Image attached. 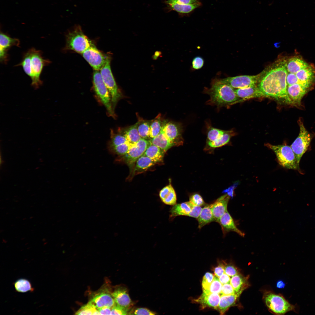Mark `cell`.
Returning a JSON list of instances; mask_svg holds the SVG:
<instances>
[{
    "label": "cell",
    "instance_id": "cell-1",
    "mask_svg": "<svg viewBox=\"0 0 315 315\" xmlns=\"http://www.w3.org/2000/svg\"><path fill=\"white\" fill-rule=\"evenodd\" d=\"M287 73L286 59H279L259 74L257 86L266 97L272 98L280 103L292 105L287 92Z\"/></svg>",
    "mask_w": 315,
    "mask_h": 315
},
{
    "label": "cell",
    "instance_id": "cell-2",
    "mask_svg": "<svg viewBox=\"0 0 315 315\" xmlns=\"http://www.w3.org/2000/svg\"><path fill=\"white\" fill-rule=\"evenodd\" d=\"M51 62L49 60L43 58L41 51L32 48L24 54L21 62L16 66L22 67L32 80V86L36 89L43 83L40 76L43 68Z\"/></svg>",
    "mask_w": 315,
    "mask_h": 315
},
{
    "label": "cell",
    "instance_id": "cell-3",
    "mask_svg": "<svg viewBox=\"0 0 315 315\" xmlns=\"http://www.w3.org/2000/svg\"><path fill=\"white\" fill-rule=\"evenodd\" d=\"M204 93L210 96L207 104L220 108L242 101L237 96L235 89L221 82L219 79L213 80L210 88H205Z\"/></svg>",
    "mask_w": 315,
    "mask_h": 315
},
{
    "label": "cell",
    "instance_id": "cell-4",
    "mask_svg": "<svg viewBox=\"0 0 315 315\" xmlns=\"http://www.w3.org/2000/svg\"><path fill=\"white\" fill-rule=\"evenodd\" d=\"M263 298L269 310L273 314L283 315L290 311L295 312V306L290 303L281 294L266 291Z\"/></svg>",
    "mask_w": 315,
    "mask_h": 315
},
{
    "label": "cell",
    "instance_id": "cell-5",
    "mask_svg": "<svg viewBox=\"0 0 315 315\" xmlns=\"http://www.w3.org/2000/svg\"><path fill=\"white\" fill-rule=\"evenodd\" d=\"M93 45L79 26L76 27L66 36V49L82 54Z\"/></svg>",
    "mask_w": 315,
    "mask_h": 315
},
{
    "label": "cell",
    "instance_id": "cell-6",
    "mask_svg": "<svg viewBox=\"0 0 315 315\" xmlns=\"http://www.w3.org/2000/svg\"><path fill=\"white\" fill-rule=\"evenodd\" d=\"M265 146L275 153L278 162L281 166L288 169L298 168L295 154L290 146L286 145H274L267 143Z\"/></svg>",
    "mask_w": 315,
    "mask_h": 315
},
{
    "label": "cell",
    "instance_id": "cell-7",
    "mask_svg": "<svg viewBox=\"0 0 315 315\" xmlns=\"http://www.w3.org/2000/svg\"><path fill=\"white\" fill-rule=\"evenodd\" d=\"M93 83L96 93L105 106L109 115L115 118L116 114L110 94L103 82L99 71L94 70L93 74Z\"/></svg>",
    "mask_w": 315,
    "mask_h": 315
},
{
    "label": "cell",
    "instance_id": "cell-8",
    "mask_svg": "<svg viewBox=\"0 0 315 315\" xmlns=\"http://www.w3.org/2000/svg\"><path fill=\"white\" fill-rule=\"evenodd\" d=\"M110 62L109 58L100 72L103 82L110 94L113 108L114 109L118 102L122 97V96L111 72Z\"/></svg>",
    "mask_w": 315,
    "mask_h": 315
},
{
    "label": "cell",
    "instance_id": "cell-9",
    "mask_svg": "<svg viewBox=\"0 0 315 315\" xmlns=\"http://www.w3.org/2000/svg\"><path fill=\"white\" fill-rule=\"evenodd\" d=\"M300 127L299 135L290 146L299 166L300 160L309 145L311 137L301 120L298 121Z\"/></svg>",
    "mask_w": 315,
    "mask_h": 315
},
{
    "label": "cell",
    "instance_id": "cell-10",
    "mask_svg": "<svg viewBox=\"0 0 315 315\" xmlns=\"http://www.w3.org/2000/svg\"><path fill=\"white\" fill-rule=\"evenodd\" d=\"M183 127L180 123L167 120L163 125L161 131L174 144V146L182 145Z\"/></svg>",
    "mask_w": 315,
    "mask_h": 315
},
{
    "label": "cell",
    "instance_id": "cell-11",
    "mask_svg": "<svg viewBox=\"0 0 315 315\" xmlns=\"http://www.w3.org/2000/svg\"><path fill=\"white\" fill-rule=\"evenodd\" d=\"M82 54L83 57L95 70H100L109 58L103 54L94 45Z\"/></svg>",
    "mask_w": 315,
    "mask_h": 315
},
{
    "label": "cell",
    "instance_id": "cell-12",
    "mask_svg": "<svg viewBox=\"0 0 315 315\" xmlns=\"http://www.w3.org/2000/svg\"><path fill=\"white\" fill-rule=\"evenodd\" d=\"M150 144L149 140L141 138L136 143L132 145L127 153L124 156L128 165L134 167L137 160L144 154Z\"/></svg>",
    "mask_w": 315,
    "mask_h": 315
},
{
    "label": "cell",
    "instance_id": "cell-13",
    "mask_svg": "<svg viewBox=\"0 0 315 315\" xmlns=\"http://www.w3.org/2000/svg\"><path fill=\"white\" fill-rule=\"evenodd\" d=\"M259 74L241 75L219 79L222 82L234 89L243 88L257 85Z\"/></svg>",
    "mask_w": 315,
    "mask_h": 315
},
{
    "label": "cell",
    "instance_id": "cell-14",
    "mask_svg": "<svg viewBox=\"0 0 315 315\" xmlns=\"http://www.w3.org/2000/svg\"><path fill=\"white\" fill-rule=\"evenodd\" d=\"M88 302L97 309L105 306L112 308L115 304L111 292L107 288L101 289L94 293Z\"/></svg>",
    "mask_w": 315,
    "mask_h": 315
},
{
    "label": "cell",
    "instance_id": "cell-15",
    "mask_svg": "<svg viewBox=\"0 0 315 315\" xmlns=\"http://www.w3.org/2000/svg\"><path fill=\"white\" fill-rule=\"evenodd\" d=\"M20 41L16 38H12L8 35L1 32L0 35V60L4 63H7L8 60L7 52L11 47L19 46Z\"/></svg>",
    "mask_w": 315,
    "mask_h": 315
},
{
    "label": "cell",
    "instance_id": "cell-16",
    "mask_svg": "<svg viewBox=\"0 0 315 315\" xmlns=\"http://www.w3.org/2000/svg\"><path fill=\"white\" fill-rule=\"evenodd\" d=\"M230 197L225 194L218 198L212 204V211L215 221L218 223L221 217L227 211Z\"/></svg>",
    "mask_w": 315,
    "mask_h": 315
},
{
    "label": "cell",
    "instance_id": "cell-17",
    "mask_svg": "<svg viewBox=\"0 0 315 315\" xmlns=\"http://www.w3.org/2000/svg\"><path fill=\"white\" fill-rule=\"evenodd\" d=\"M308 88L302 85L296 83L287 87L288 95L294 105H300L301 100L306 94Z\"/></svg>",
    "mask_w": 315,
    "mask_h": 315
},
{
    "label": "cell",
    "instance_id": "cell-18",
    "mask_svg": "<svg viewBox=\"0 0 315 315\" xmlns=\"http://www.w3.org/2000/svg\"><path fill=\"white\" fill-rule=\"evenodd\" d=\"M295 74L299 84L308 88L312 85L315 79V69L312 65L309 64Z\"/></svg>",
    "mask_w": 315,
    "mask_h": 315
},
{
    "label": "cell",
    "instance_id": "cell-19",
    "mask_svg": "<svg viewBox=\"0 0 315 315\" xmlns=\"http://www.w3.org/2000/svg\"><path fill=\"white\" fill-rule=\"evenodd\" d=\"M218 223L221 226L224 235L232 231L237 233L242 237L244 236L245 234L237 227L233 219L228 211L221 217Z\"/></svg>",
    "mask_w": 315,
    "mask_h": 315
},
{
    "label": "cell",
    "instance_id": "cell-20",
    "mask_svg": "<svg viewBox=\"0 0 315 315\" xmlns=\"http://www.w3.org/2000/svg\"><path fill=\"white\" fill-rule=\"evenodd\" d=\"M111 295L117 305L128 309L132 304L127 290L123 287H117L111 292Z\"/></svg>",
    "mask_w": 315,
    "mask_h": 315
},
{
    "label": "cell",
    "instance_id": "cell-21",
    "mask_svg": "<svg viewBox=\"0 0 315 315\" xmlns=\"http://www.w3.org/2000/svg\"><path fill=\"white\" fill-rule=\"evenodd\" d=\"M235 90L237 96L242 101L251 98L266 97L257 85L243 88L235 89Z\"/></svg>",
    "mask_w": 315,
    "mask_h": 315
},
{
    "label": "cell",
    "instance_id": "cell-22",
    "mask_svg": "<svg viewBox=\"0 0 315 315\" xmlns=\"http://www.w3.org/2000/svg\"><path fill=\"white\" fill-rule=\"evenodd\" d=\"M220 297L219 294L203 292L195 301L200 304L203 308L209 307L217 309Z\"/></svg>",
    "mask_w": 315,
    "mask_h": 315
},
{
    "label": "cell",
    "instance_id": "cell-23",
    "mask_svg": "<svg viewBox=\"0 0 315 315\" xmlns=\"http://www.w3.org/2000/svg\"><path fill=\"white\" fill-rule=\"evenodd\" d=\"M159 196L162 202L166 204L173 206L176 204V194L171 183L164 187L160 191Z\"/></svg>",
    "mask_w": 315,
    "mask_h": 315
},
{
    "label": "cell",
    "instance_id": "cell-24",
    "mask_svg": "<svg viewBox=\"0 0 315 315\" xmlns=\"http://www.w3.org/2000/svg\"><path fill=\"white\" fill-rule=\"evenodd\" d=\"M309 65L302 58L293 57L286 60V67L288 72L296 74Z\"/></svg>",
    "mask_w": 315,
    "mask_h": 315
},
{
    "label": "cell",
    "instance_id": "cell-25",
    "mask_svg": "<svg viewBox=\"0 0 315 315\" xmlns=\"http://www.w3.org/2000/svg\"><path fill=\"white\" fill-rule=\"evenodd\" d=\"M135 163L133 168V175L142 173L157 163L149 158L143 155L138 159Z\"/></svg>",
    "mask_w": 315,
    "mask_h": 315
},
{
    "label": "cell",
    "instance_id": "cell-26",
    "mask_svg": "<svg viewBox=\"0 0 315 315\" xmlns=\"http://www.w3.org/2000/svg\"><path fill=\"white\" fill-rule=\"evenodd\" d=\"M240 295L237 294L221 295L217 309L221 314H224L230 307L235 304Z\"/></svg>",
    "mask_w": 315,
    "mask_h": 315
},
{
    "label": "cell",
    "instance_id": "cell-27",
    "mask_svg": "<svg viewBox=\"0 0 315 315\" xmlns=\"http://www.w3.org/2000/svg\"><path fill=\"white\" fill-rule=\"evenodd\" d=\"M194 205L190 201L173 205L170 210V217L174 218L179 216H187Z\"/></svg>",
    "mask_w": 315,
    "mask_h": 315
},
{
    "label": "cell",
    "instance_id": "cell-28",
    "mask_svg": "<svg viewBox=\"0 0 315 315\" xmlns=\"http://www.w3.org/2000/svg\"><path fill=\"white\" fill-rule=\"evenodd\" d=\"M169 11L174 10L180 14H189L197 8L200 6L201 3L197 4L186 5L175 2L165 3Z\"/></svg>",
    "mask_w": 315,
    "mask_h": 315
},
{
    "label": "cell",
    "instance_id": "cell-29",
    "mask_svg": "<svg viewBox=\"0 0 315 315\" xmlns=\"http://www.w3.org/2000/svg\"><path fill=\"white\" fill-rule=\"evenodd\" d=\"M248 277L244 276L239 273L232 276L230 284L232 286L236 294L241 295L243 290L249 285Z\"/></svg>",
    "mask_w": 315,
    "mask_h": 315
},
{
    "label": "cell",
    "instance_id": "cell-30",
    "mask_svg": "<svg viewBox=\"0 0 315 315\" xmlns=\"http://www.w3.org/2000/svg\"><path fill=\"white\" fill-rule=\"evenodd\" d=\"M198 228L200 229L206 225L215 221L212 211V204L205 205L202 208L200 216L197 218Z\"/></svg>",
    "mask_w": 315,
    "mask_h": 315
},
{
    "label": "cell",
    "instance_id": "cell-31",
    "mask_svg": "<svg viewBox=\"0 0 315 315\" xmlns=\"http://www.w3.org/2000/svg\"><path fill=\"white\" fill-rule=\"evenodd\" d=\"M149 141L151 144L158 147L165 153L172 147L174 146L162 131L157 136L150 139Z\"/></svg>",
    "mask_w": 315,
    "mask_h": 315
},
{
    "label": "cell",
    "instance_id": "cell-32",
    "mask_svg": "<svg viewBox=\"0 0 315 315\" xmlns=\"http://www.w3.org/2000/svg\"><path fill=\"white\" fill-rule=\"evenodd\" d=\"M164 153L158 147L150 144L148 147L143 155L148 157L157 163L163 161Z\"/></svg>",
    "mask_w": 315,
    "mask_h": 315
},
{
    "label": "cell",
    "instance_id": "cell-33",
    "mask_svg": "<svg viewBox=\"0 0 315 315\" xmlns=\"http://www.w3.org/2000/svg\"><path fill=\"white\" fill-rule=\"evenodd\" d=\"M167 121L163 119L160 114L151 120L150 130V139L156 137L160 133L163 125Z\"/></svg>",
    "mask_w": 315,
    "mask_h": 315
},
{
    "label": "cell",
    "instance_id": "cell-34",
    "mask_svg": "<svg viewBox=\"0 0 315 315\" xmlns=\"http://www.w3.org/2000/svg\"><path fill=\"white\" fill-rule=\"evenodd\" d=\"M207 129V141L215 142L220 140L227 130L214 127L208 122L206 123Z\"/></svg>",
    "mask_w": 315,
    "mask_h": 315
},
{
    "label": "cell",
    "instance_id": "cell-35",
    "mask_svg": "<svg viewBox=\"0 0 315 315\" xmlns=\"http://www.w3.org/2000/svg\"><path fill=\"white\" fill-rule=\"evenodd\" d=\"M123 131L122 133L125 136L128 142L131 145L136 144L141 138L138 131L137 122Z\"/></svg>",
    "mask_w": 315,
    "mask_h": 315
},
{
    "label": "cell",
    "instance_id": "cell-36",
    "mask_svg": "<svg viewBox=\"0 0 315 315\" xmlns=\"http://www.w3.org/2000/svg\"><path fill=\"white\" fill-rule=\"evenodd\" d=\"M151 120H144L139 118L137 123V129L141 138L147 140L150 139V126Z\"/></svg>",
    "mask_w": 315,
    "mask_h": 315
},
{
    "label": "cell",
    "instance_id": "cell-37",
    "mask_svg": "<svg viewBox=\"0 0 315 315\" xmlns=\"http://www.w3.org/2000/svg\"><path fill=\"white\" fill-rule=\"evenodd\" d=\"M14 286L16 290L20 293L32 292L34 290L30 282L25 279H20L16 280L14 283Z\"/></svg>",
    "mask_w": 315,
    "mask_h": 315
},
{
    "label": "cell",
    "instance_id": "cell-38",
    "mask_svg": "<svg viewBox=\"0 0 315 315\" xmlns=\"http://www.w3.org/2000/svg\"><path fill=\"white\" fill-rule=\"evenodd\" d=\"M235 133L233 130H227L220 140L216 142L207 141V145L209 147L213 148L222 147L229 142L231 137L235 135Z\"/></svg>",
    "mask_w": 315,
    "mask_h": 315
},
{
    "label": "cell",
    "instance_id": "cell-39",
    "mask_svg": "<svg viewBox=\"0 0 315 315\" xmlns=\"http://www.w3.org/2000/svg\"><path fill=\"white\" fill-rule=\"evenodd\" d=\"M76 315H100L97 308L89 302L82 306L75 313Z\"/></svg>",
    "mask_w": 315,
    "mask_h": 315
},
{
    "label": "cell",
    "instance_id": "cell-40",
    "mask_svg": "<svg viewBox=\"0 0 315 315\" xmlns=\"http://www.w3.org/2000/svg\"><path fill=\"white\" fill-rule=\"evenodd\" d=\"M222 286V284L220 282L218 277L215 276L208 289L207 291L203 292L206 293H216L220 294Z\"/></svg>",
    "mask_w": 315,
    "mask_h": 315
},
{
    "label": "cell",
    "instance_id": "cell-41",
    "mask_svg": "<svg viewBox=\"0 0 315 315\" xmlns=\"http://www.w3.org/2000/svg\"><path fill=\"white\" fill-rule=\"evenodd\" d=\"M127 142L126 138L122 133L115 134L111 138V147L112 148Z\"/></svg>",
    "mask_w": 315,
    "mask_h": 315
},
{
    "label": "cell",
    "instance_id": "cell-42",
    "mask_svg": "<svg viewBox=\"0 0 315 315\" xmlns=\"http://www.w3.org/2000/svg\"><path fill=\"white\" fill-rule=\"evenodd\" d=\"M131 145L128 142L112 148L113 150L117 154L124 156L128 152Z\"/></svg>",
    "mask_w": 315,
    "mask_h": 315
},
{
    "label": "cell",
    "instance_id": "cell-43",
    "mask_svg": "<svg viewBox=\"0 0 315 315\" xmlns=\"http://www.w3.org/2000/svg\"><path fill=\"white\" fill-rule=\"evenodd\" d=\"M214 276L210 273H206L204 276L202 282V287L203 291H207L212 282Z\"/></svg>",
    "mask_w": 315,
    "mask_h": 315
},
{
    "label": "cell",
    "instance_id": "cell-44",
    "mask_svg": "<svg viewBox=\"0 0 315 315\" xmlns=\"http://www.w3.org/2000/svg\"><path fill=\"white\" fill-rule=\"evenodd\" d=\"M189 201L194 206H201L205 204L202 197L199 194L197 193L190 196Z\"/></svg>",
    "mask_w": 315,
    "mask_h": 315
},
{
    "label": "cell",
    "instance_id": "cell-45",
    "mask_svg": "<svg viewBox=\"0 0 315 315\" xmlns=\"http://www.w3.org/2000/svg\"><path fill=\"white\" fill-rule=\"evenodd\" d=\"M129 313V314L153 315L156 314L155 312L144 308H136Z\"/></svg>",
    "mask_w": 315,
    "mask_h": 315
},
{
    "label": "cell",
    "instance_id": "cell-46",
    "mask_svg": "<svg viewBox=\"0 0 315 315\" xmlns=\"http://www.w3.org/2000/svg\"><path fill=\"white\" fill-rule=\"evenodd\" d=\"M129 309L116 304L111 308V315H127L128 314Z\"/></svg>",
    "mask_w": 315,
    "mask_h": 315
},
{
    "label": "cell",
    "instance_id": "cell-47",
    "mask_svg": "<svg viewBox=\"0 0 315 315\" xmlns=\"http://www.w3.org/2000/svg\"><path fill=\"white\" fill-rule=\"evenodd\" d=\"M204 61L202 57L200 56L195 57L192 62V67L194 70H198L203 66Z\"/></svg>",
    "mask_w": 315,
    "mask_h": 315
},
{
    "label": "cell",
    "instance_id": "cell-48",
    "mask_svg": "<svg viewBox=\"0 0 315 315\" xmlns=\"http://www.w3.org/2000/svg\"><path fill=\"white\" fill-rule=\"evenodd\" d=\"M235 294L236 293L230 283L222 285L220 295H230Z\"/></svg>",
    "mask_w": 315,
    "mask_h": 315
},
{
    "label": "cell",
    "instance_id": "cell-49",
    "mask_svg": "<svg viewBox=\"0 0 315 315\" xmlns=\"http://www.w3.org/2000/svg\"><path fill=\"white\" fill-rule=\"evenodd\" d=\"M286 82L287 86L291 85L296 83H299V80L295 74L288 72Z\"/></svg>",
    "mask_w": 315,
    "mask_h": 315
},
{
    "label": "cell",
    "instance_id": "cell-50",
    "mask_svg": "<svg viewBox=\"0 0 315 315\" xmlns=\"http://www.w3.org/2000/svg\"><path fill=\"white\" fill-rule=\"evenodd\" d=\"M225 273L230 276H232L239 274L237 269L233 265H225Z\"/></svg>",
    "mask_w": 315,
    "mask_h": 315
},
{
    "label": "cell",
    "instance_id": "cell-51",
    "mask_svg": "<svg viewBox=\"0 0 315 315\" xmlns=\"http://www.w3.org/2000/svg\"><path fill=\"white\" fill-rule=\"evenodd\" d=\"M172 2L186 5L194 4L201 3L199 0H167L164 1L165 3Z\"/></svg>",
    "mask_w": 315,
    "mask_h": 315
},
{
    "label": "cell",
    "instance_id": "cell-52",
    "mask_svg": "<svg viewBox=\"0 0 315 315\" xmlns=\"http://www.w3.org/2000/svg\"><path fill=\"white\" fill-rule=\"evenodd\" d=\"M202 209L201 206L194 205L188 216L197 219L200 215Z\"/></svg>",
    "mask_w": 315,
    "mask_h": 315
},
{
    "label": "cell",
    "instance_id": "cell-53",
    "mask_svg": "<svg viewBox=\"0 0 315 315\" xmlns=\"http://www.w3.org/2000/svg\"><path fill=\"white\" fill-rule=\"evenodd\" d=\"M225 265L223 263H220L214 270V272L215 275L219 278L225 273Z\"/></svg>",
    "mask_w": 315,
    "mask_h": 315
},
{
    "label": "cell",
    "instance_id": "cell-54",
    "mask_svg": "<svg viewBox=\"0 0 315 315\" xmlns=\"http://www.w3.org/2000/svg\"><path fill=\"white\" fill-rule=\"evenodd\" d=\"M100 315H111V308L104 307L97 309Z\"/></svg>",
    "mask_w": 315,
    "mask_h": 315
},
{
    "label": "cell",
    "instance_id": "cell-55",
    "mask_svg": "<svg viewBox=\"0 0 315 315\" xmlns=\"http://www.w3.org/2000/svg\"><path fill=\"white\" fill-rule=\"evenodd\" d=\"M219 280L223 285L230 283L231 278L229 276L224 273L219 278Z\"/></svg>",
    "mask_w": 315,
    "mask_h": 315
},
{
    "label": "cell",
    "instance_id": "cell-56",
    "mask_svg": "<svg viewBox=\"0 0 315 315\" xmlns=\"http://www.w3.org/2000/svg\"><path fill=\"white\" fill-rule=\"evenodd\" d=\"M237 184H235L233 185L231 187L229 188L228 189L226 190L225 192H227V194L230 197H233V190Z\"/></svg>",
    "mask_w": 315,
    "mask_h": 315
},
{
    "label": "cell",
    "instance_id": "cell-57",
    "mask_svg": "<svg viewBox=\"0 0 315 315\" xmlns=\"http://www.w3.org/2000/svg\"><path fill=\"white\" fill-rule=\"evenodd\" d=\"M285 286V283L282 280L278 281L276 284V286L279 288H284Z\"/></svg>",
    "mask_w": 315,
    "mask_h": 315
}]
</instances>
